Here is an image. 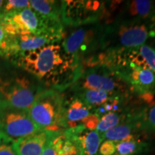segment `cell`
<instances>
[{"label":"cell","mask_w":155,"mask_h":155,"mask_svg":"<svg viewBox=\"0 0 155 155\" xmlns=\"http://www.w3.org/2000/svg\"><path fill=\"white\" fill-rule=\"evenodd\" d=\"M12 61L40 82L59 91L72 86L83 70L82 63L68 55L58 43L20 53Z\"/></svg>","instance_id":"1"},{"label":"cell","mask_w":155,"mask_h":155,"mask_svg":"<svg viewBox=\"0 0 155 155\" xmlns=\"http://www.w3.org/2000/svg\"><path fill=\"white\" fill-rule=\"evenodd\" d=\"M155 31L151 22L121 21L114 19L104 25L101 40V51H123L140 47Z\"/></svg>","instance_id":"2"},{"label":"cell","mask_w":155,"mask_h":155,"mask_svg":"<svg viewBox=\"0 0 155 155\" xmlns=\"http://www.w3.org/2000/svg\"><path fill=\"white\" fill-rule=\"evenodd\" d=\"M0 22L6 32L13 37L50 34L63 38L64 27L62 22L45 18L32 8L5 15L0 19Z\"/></svg>","instance_id":"3"},{"label":"cell","mask_w":155,"mask_h":155,"mask_svg":"<svg viewBox=\"0 0 155 155\" xmlns=\"http://www.w3.org/2000/svg\"><path fill=\"white\" fill-rule=\"evenodd\" d=\"M65 102L59 91L42 89L28 110L29 115L41 130L63 131Z\"/></svg>","instance_id":"4"},{"label":"cell","mask_w":155,"mask_h":155,"mask_svg":"<svg viewBox=\"0 0 155 155\" xmlns=\"http://www.w3.org/2000/svg\"><path fill=\"white\" fill-rule=\"evenodd\" d=\"M71 28L69 32H64L61 45L68 55L83 63L97 50H101L104 24L95 22Z\"/></svg>","instance_id":"5"},{"label":"cell","mask_w":155,"mask_h":155,"mask_svg":"<svg viewBox=\"0 0 155 155\" xmlns=\"http://www.w3.org/2000/svg\"><path fill=\"white\" fill-rule=\"evenodd\" d=\"M72 87L74 91L91 89L106 92L113 96H130L134 94L123 79L104 65L83 69Z\"/></svg>","instance_id":"6"},{"label":"cell","mask_w":155,"mask_h":155,"mask_svg":"<svg viewBox=\"0 0 155 155\" xmlns=\"http://www.w3.org/2000/svg\"><path fill=\"white\" fill-rule=\"evenodd\" d=\"M42 90L41 87L25 75L0 79V107L28 111Z\"/></svg>","instance_id":"7"},{"label":"cell","mask_w":155,"mask_h":155,"mask_svg":"<svg viewBox=\"0 0 155 155\" xmlns=\"http://www.w3.org/2000/svg\"><path fill=\"white\" fill-rule=\"evenodd\" d=\"M106 2L61 1V21L68 27L101 22L105 16Z\"/></svg>","instance_id":"8"},{"label":"cell","mask_w":155,"mask_h":155,"mask_svg":"<svg viewBox=\"0 0 155 155\" xmlns=\"http://www.w3.org/2000/svg\"><path fill=\"white\" fill-rule=\"evenodd\" d=\"M40 130L27 110L0 107V134L15 142Z\"/></svg>","instance_id":"9"},{"label":"cell","mask_w":155,"mask_h":155,"mask_svg":"<svg viewBox=\"0 0 155 155\" xmlns=\"http://www.w3.org/2000/svg\"><path fill=\"white\" fill-rule=\"evenodd\" d=\"M118 75L130 86L134 94L155 95V73L152 71L139 68H131L121 71Z\"/></svg>","instance_id":"10"},{"label":"cell","mask_w":155,"mask_h":155,"mask_svg":"<svg viewBox=\"0 0 155 155\" xmlns=\"http://www.w3.org/2000/svg\"><path fill=\"white\" fill-rule=\"evenodd\" d=\"M155 12V1L132 0L125 2L114 19L151 22ZM113 20V21H114Z\"/></svg>","instance_id":"11"},{"label":"cell","mask_w":155,"mask_h":155,"mask_svg":"<svg viewBox=\"0 0 155 155\" xmlns=\"http://www.w3.org/2000/svg\"><path fill=\"white\" fill-rule=\"evenodd\" d=\"M64 131L76 139L82 155H98V150L103 140L101 135L96 130H88L83 125H78Z\"/></svg>","instance_id":"12"},{"label":"cell","mask_w":155,"mask_h":155,"mask_svg":"<svg viewBox=\"0 0 155 155\" xmlns=\"http://www.w3.org/2000/svg\"><path fill=\"white\" fill-rule=\"evenodd\" d=\"M63 37L55 35H28L15 37V56L25 52L32 51L50 44L58 43Z\"/></svg>","instance_id":"13"},{"label":"cell","mask_w":155,"mask_h":155,"mask_svg":"<svg viewBox=\"0 0 155 155\" xmlns=\"http://www.w3.org/2000/svg\"><path fill=\"white\" fill-rule=\"evenodd\" d=\"M53 131L40 130L15 142L18 155H41Z\"/></svg>","instance_id":"14"},{"label":"cell","mask_w":155,"mask_h":155,"mask_svg":"<svg viewBox=\"0 0 155 155\" xmlns=\"http://www.w3.org/2000/svg\"><path fill=\"white\" fill-rule=\"evenodd\" d=\"M91 114H94L92 110L82 101L74 96L69 101L65 102L64 129L65 130L67 129L76 127L82 120Z\"/></svg>","instance_id":"15"},{"label":"cell","mask_w":155,"mask_h":155,"mask_svg":"<svg viewBox=\"0 0 155 155\" xmlns=\"http://www.w3.org/2000/svg\"><path fill=\"white\" fill-rule=\"evenodd\" d=\"M128 114L139 131L155 133V101L149 104H141Z\"/></svg>","instance_id":"16"},{"label":"cell","mask_w":155,"mask_h":155,"mask_svg":"<svg viewBox=\"0 0 155 155\" xmlns=\"http://www.w3.org/2000/svg\"><path fill=\"white\" fill-rule=\"evenodd\" d=\"M144 134L147 133L139 131L134 122L129 118L128 114V118L125 121L103 134H101V138L103 141L110 140L114 142H119L121 141L139 138L143 137L142 134Z\"/></svg>","instance_id":"17"},{"label":"cell","mask_w":155,"mask_h":155,"mask_svg":"<svg viewBox=\"0 0 155 155\" xmlns=\"http://www.w3.org/2000/svg\"><path fill=\"white\" fill-rule=\"evenodd\" d=\"M74 96L82 101L92 110L94 114L97 108L104 105L113 96L106 92L91 89H81L75 91Z\"/></svg>","instance_id":"18"},{"label":"cell","mask_w":155,"mask_h":155,"mask_svg":"<svg viewBox=\"0 0 155 155\" xmlns=\"http://www.w3.org/2000/svg\"><path fill=\"white\" fill-rule=\"evenodd\" d=\"M31 8L49 19L61 21V1L53 0H31Z\"/></svg>","instance_id":"19"},{"label":"cell","mask_w":155,"mask_h":155,"mask_svg":"<svg viewBox=\"0 0 155 155\" xmlns=\"http://www.w3.org/2000/svg\"><path fill=\"white\" fill-rule=\"evenodd\" d=\"M150 149V143L143 137L116 142V153L119 155H139Z\"/></svg>","instance_id":"20"},{"label":"cell","mask_w":155,"mask_h":155,"mask_svg":"<svg viewBox=\"0 0 155 155\" xmlns=\"http://www.w3.org/2000/svg\"><path fill=\"white\" fill-rule=\"evenodd\" d=\"M58 155H82L76 139L65 131L61 133L60 137Z\"/></svg>","instance_id":"21"},{"label":"cell","mask_w":155,"mask_h":155,"mask_svg":"<svg viewBox=\"0 0 155 155\" xmlns=\"http://www.w3.org/2000/svg\"><path fill=\"white\" fill-rule=\"evenodd\" d=\"M127 118L128 113L108 112L101 117L100 121L96 130L101 135L109 129L125 121Z\"/></svg>","instance_id":"22"},{"label":"cell","mask_w":155,"mask_h":155,"mask_svg":"<svg viewBox=\"0 0 155 155\" xmlns=\"http://www.w3.org/2000/svg\"><path fill=\"white\" fill-rule=\"evenodd\" d=\"M15 37L6 32L0 22V56L13 58L15 56Z\"/></svg>","instance_id":"23"},{"label":"cell","mask_w":155,"mask_h":155,"mask_svg":"<svg viewBox=\"0 0 155 155\" xmlns=\"http://www.w3.org/2000/svg\"><path fill=\"white\" fill-rule=\"evenodd\" d=\"M26 8H31L30 1L28 0H7L5 1L2 7V15L16 12Z\"/></svg>","instance_id":"24"},{"label":"cell","mask_w":155,"mask_h":155,"mask_svg":"<svg viewBox=\"0 0 155 155\" xmlns=\"http://www.w3.org/2000/svg\"><path fill=\"white\" fill-rule=\"evenodd\" d=\"M63 131H53L48 139L41 155H58L60 137Z\"/></svg>","instance_id":"25"},{"label":"cell","mask_w":155,"mask_h":155,"mask_svg":"<svg viewBox=\"0 0 155 155\" xmlns=\"http://www.w3.org/2000/svg\"><path fill=\"white\" fill-rule=\"evenodd\" d=\"M0 155H18L15 148V141L0 134Z\"/></svg>","instance_id":"26"},{"label":"cell","mask_w":155,"mask_h":155,"mask_svg":"<svg viewBox=\"0 0 155 155\" xmlns=\"http://www.w3.org/2000/svg\"><path fill=\"white\" fill-rule=\"evenodd\" d=\"M101 117L96 114H91L82 120L79 125H83L88 130H96L100 121Z\"/></svg>","instance_id":"27"},{"label":"cell","mask_w":155,"mask_h":155,"mask_svg":"<svg viewBox=\"0 0 155 155\" xmlns=\"http://www.w3.org/2000/svg\"><path fill=\"white\" fill-rule=\"evenodd\" d=\"M114 154H116V142L110 140L103 141L98 150V155Z\"/></svg>","instance_id":"28"},{"label":"cell","mask_w":155,"mask_h":155,"mask_svg":"<svg viewBox=\"0 0 155 155\" xmlns=\"http://www.w3.org/2000/svg\"><path fill=\"white\" fill-rule=\"evenodd\" d=\"M4 2L5 1H2V0H0V19L2 18L3 15H2V7L4 5Z\"/></svg>","instance_id":"29"},{"label":"cell","mask_w":155,"mask_h":155,"mask_svg":"<svg viewBox=\"0 0 155 155\" xmlns=\"http://www.w3.org/2000/svg\"><path fill=\"white\" fill-rule=\"evenodd\" d=\"M152 23L153 28H154V30L155 31V12H154V15H153V17H152Z\"/></svg>","instance_id":"30"},{"label":"cell","mask_w":155,"mask_h":155,"mask_svg":"<svg viewBox=\"0 0 155 155\" xmlns=\"http://www.w3.org/2000/svg\"><path fill=\"white\" fill-rule=\"evenodd\" d=\"M114 155H119V154H114Z\"/></svg>","instance_id":"31"}]
</instances>
